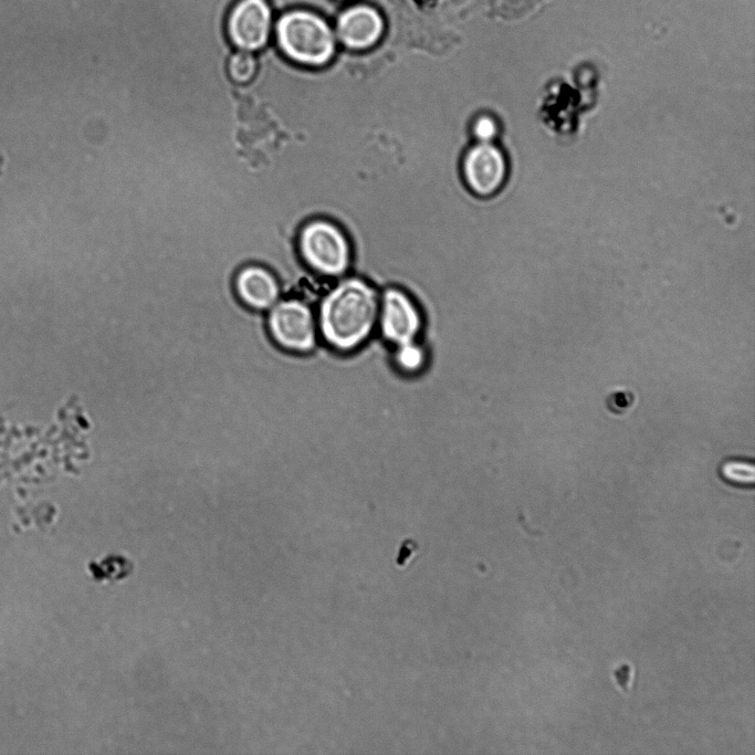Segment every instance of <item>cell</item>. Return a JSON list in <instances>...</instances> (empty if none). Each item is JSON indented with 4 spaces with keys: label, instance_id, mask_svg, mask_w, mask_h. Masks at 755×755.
<instances>
[{
    "label": "cell",
    "instance_id": "14",
    "mask_svg": "<svg viewBox=\"0 0 755 755\" xmlns=\"http://www.w3.org/2000/svg\"><path fill=\"white\" fill-rule=\"evenodd\" d=\"M632 395L628 391H615L607 397L606 406L609 411L621 415L632 405Z\"/></svg>",
    "mask_w": 755,
    "mask_h": 755
},
{
    "label": "cell",
    "instance_id": "6",
    "mask_svg": "<svg viewBox=\"0 0 755 755\" xmlns=\"http://www.w3.org/2000/svg\"><path fill=\"white\" fill-rule=\"evenodd\" d=\"M423 316L413 297L390 285L380 290L378 335L391 347L420 339Z\"/></svg>",
    "mask_w": 755,
    "mask_h": 755
},
{
    "label": "cell",
    "instance_id": "5",
    "mask_svg": "<svg viewBox=\"0 0 755 755\" xmlns=\"http://www.w3.org/2000/svg\"><path fill=\"white\" fill-rule=\"evenodd\" d=\"M274 10L268 0H235L226 18V33L237 50L258 53L271 43Z\"/></svg>",
    "mask_w": 755,
    "mask_h": 755
},
{
    "label": "cell",
    "instance_id": "4",
    "mask_svg": "<svg viewBox=\"0 0 755 755\" xmlns=\"http://www.w3.org/2000/svg\"><path fill=\"white\" fill-rule=\"evenodd\" d=\"M268 329L284 352L307 354L319 344L315 308L302 298L279 300L268 315Z\"/></svg>",
    "mask_w": 755,
    "mask_h": 755
},
{
    "label": "cell",
    "instance_id": "1",
    "mask_svg": "<svg viewBox=\"0 0 755 755\" xmlns=\"http://www.w3.org/2000/svg\"><path fill=\"white\" fill-rule=\"evenodd\" d=\"M379 304L380 292L367 280H336L315 307L319 340L339 353L356 350L377 333Z\"/></svg>",
    "mask_w": 755,
    "mask_h": 755
},
{
    "label": "cell",
    "instance_id": "7",
    "mask_svg": "<svg viewBox=\"0 0 755 755\" xmlns=\"http://www.w3.org/2000/svg\"><path fill=\"white\" fill-rule=\"evenodd\" d=\"M460 168L469 190L483 198L496 195L510 171L505 151L495 143L473 141L464 151Z\"/></svg>",
    "mask_w": 755,
    "mask_h": 755
},
{
    "label": "cell",
    "instance_id": "9",
    "mask_svg": "<svg viewBox=\"0 0 755 755\" xmlns=\"http://www.w3.org/2000/svg\"><path fill=\"white\" fill-rule=\"evenodd\" d=\"M382 32L384 20L380 13L368 6L347 9L337 21V35L352 50H365L375 45Z\"/></svg>",
    "mask_w": 755,
    "mask_h": 755
},
{
    "label": "cell",
    "instance_id": "10",
    "mask_svg": "<svg viewBox=\"0 0 755 755\" xmlns=\"http://www.w3.org/2000/svg\"><path fill=\"white\" fill-rule=\"evenodd\" d=\"M390 358L394 367L403 375H417L428 364V348L421 339L392 346Z\"/></svg>",
    "mask_w": 755,
    "mask_h": 755
},
{
    "label": "cell",
    "instance_id": "12",
    "mask_svg": "<svg viewBox=\"0 0 755 755\" xmlns=\"http://www.w3.org/2000/svg\"><path fill=\"white\" fill-rule=\"evenodd\" d=\"M259 69L256 53L234 49L227 62L229 78L238 85L251 83Z\"/></svg>",
    "mask_w": 755,
    "mask_h": 755
},
{
    "label": "cell",
    "instance_id": "11",
    "mask_svg": "<svg viewBox=\"0 0 755 755\" xmlns=\"http://www.w3.org/2000/svg\"><path fill=\"white\" fill-rule=\"evenodd\" d=\"M717 474L730 486L752 489L755 481L754 460L747 457H727L719 463Z\"/></svg>",
    "mask_w": 755,
    "mask_h": 755
},
{
    "label": "cell",
    "instance_id": "13",
    "mask_svg": "<svg viewBox=\"0 0 755 755\" xmlns=\"http://www.w3.org/2000/svg\"><path fill=\"white\" fill-rule=\"evenodd\" d=\"M470 133L473 141L495 143L501 133L497 117L490 113H480L471 122Z\"/></svg>",
    "mask_w": 755,
    "mask_h": 755
},
{
    "label": "cell",
    "instance_id": "3",
    "mask_svg": "<svg viewBox=\"0 0 755 755\" xmlns=\"http://www.w3.org/2000/svg\"><path fill=\"white\" fill-rule=\"evenodd\" d=\"M296 243L303 263L322 277L338 280L350 270L349 239L332 220L315 218L306 221L298 231Z\"/></svg>",
    "mask_w": 755,
    "mask_h": 755
},
{
    "label": "cell",
    "instance_id": "8",
    "mask_svg": "<svg viewBox=\"0 0 755 755\" xmlns=\"http://www.w3.org/2000/svg\"><path fill=\"white\" fill-rule=\"evenodd\" d=\"M233 291L239 301L254 310H270L281 297L282 287L276 275L262 264H245L233 277Z\"/></svg>",
    "mask_w": 755,
    "mask_h": 755
},
{
    "label": "cell",
    "instance_id": "2",
    "mask_svg": "<svg viewBox=\"0 0 755 755\" xmlns=\"http://www.w3.org/2000/svg\"><path fill=\"white\" fill-rule=\"evenodd\" d=\"M272 36L279 52L300 66L319 69L335 55L333 31L319 15L308 10H284L274 19Z\"/></svg>",
    "mask_w": 755,
    "mask_h": 755
}]
</instances>
